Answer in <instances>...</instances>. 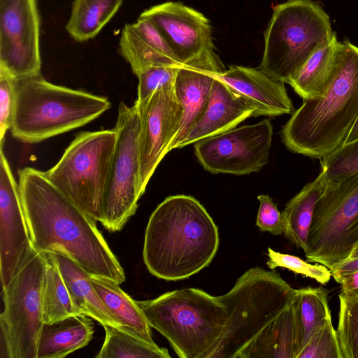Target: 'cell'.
<instances>
[{
  "label": "cell",
  "mask_w": 358,
  "mask_h": 358,
  "mask_svg": "<svg viewBox=\"0 0 358 358\" xmlns=\"http://www.w3.org/2000/svg\"><path fill=\"white\" fill-rule=\"evenodd\" d=\"M302 341L296 296L294 302L266 326L237 358H297Z\"/></svg>",
  "instance_id": "cell-21"
},
{
  "label": "cell",
  "mask_w": 358,
  "mask_h": 358,
  "mask_svg": "<svg viewBox=\"0 0 358 358\" xmlns=\"http://www.w3.org/2000/svg\"><path fill=\"white\" fill-rule=\"evenodd\" d=\"M116 144L104 204L102 225L109 231H120L138 208L140 175L141 120L137 106L120 102Z\"/></svg>",
  "instance_id": "cell-11"
},
{
  "label": "cell",
  "mask_w": 358,
  "mask_h": 358,
  "mask_svg": "<svg viewBox=\"0 0 358 358\" xmlns=\"http://www.w3.org/2000/svg\"><path fill=\"white\" fill-rule=\"evenodd\" d=\"M32 245L17 184L1 145L0 275L2 289L10 283Z\"/></svg>",
  "instance_id": "cell-15"
},
{
  "label": "cell",
  "mask_w": 358,
  "mask_h": 358,
  "mask_svg": "<svg viewBox=\"0 0 358 358\" xmlns=\"http://www.w3.org/2000/svg\"><path fill=\"white\" fill-rule=\"evenodd\" d=\"M358 257V243L356 245L355 248L352 250L348 258H353Z\"/></svg>",
  "instance_id": "cell-41"
},
{
  "label": "cell",
  "mask_w": 358,
  "mask_h": 358,
  "mask_svg": "<svg viewBox=\"0 0 358 358\" xmlns=\"http://www.w3.org/2000/svg\"><path fill=\"white\" fill-rule=\"evenodd\" d=\"M217 75L213 83L204 112L178 148L234 129L239 123L252 116V108Z\"/></svg>",
  "instance_id": "cell-20"
},
{
  "label": "cell",
  "mask_w": 358,
  "mask_h": 358,
  "mask_svg": "<svg viewBox=\"0 0 358 358\" xmlns=\"http://www.w3.org/2000/svg\"><path fill=\"white\" fill-rule=\"evenodd\" d=\"M119 51L136 75L152 67L182 65L157 27L141 16L135 22L124 25Z\"/></svg>",
  "instance_id": "cell-19"
},
{
  "label": "cell",
  "mask_w": 358,
  "mask_h": 358,
  "mask_svg": "<svg viewBox=\"0 0 358 358\" xmlns=\"http://www.w3.org/2000/svg\"><path fill=\"white\" fill-rule=\"evenodd\" d=\"M217 77L253 110V117H275L294 112L284 83L260 69L231 65Z\"/></svg>",
  "instance_id": "cell-18"
},
{
  "label": "cell",
  "mask_w": 358,
  "mask_h": 358,
  "mask_svg": "<svg viewBox=\"0 0 358 358\" xmlns=\"http://www.w3.org/2000/svg\"><path fill=\"white\" fill-rule=\"evenodd\" d=\"M88 317L80 314L44 323L38 338L37 358H64L85 347L94 332V323Z\"/></svg>",
  "instance_id": "cell-22"
},
{
  "label": "cell",
  "mask_w": 358,
  "mask_h": 358,
  "mask_svg": "<svg viewBox=\"0 0 358 358\" xmlns=\"http://www.w3.org/2000/svg\"><path fill=\"white\" fill-rule=\"evenodd\" d=\"M180 66H155L140 72L138 78V98L141 103L148 99L157 90L173 84Z\"/></svg>",
  "instance_id": "cell-35"
},
{
  "label": "cell",
  "mask_w": 358,
  "mask_h": 358,
  "mask_svg": "<svg viewBox=\"0 0 358 358\" xmlns=\"http://www.w3.org/2000/svg\"><path fill=\"white\" fill-rule=\"evenodd\" d=\"M358 118V46L338 42L334 70L322 95L303 99L281 131L292 152L322 159L345 143Z\"/></svg>",
  "instance_id": "cell-3"
},
{
  "label": "cell",
  "mask_w": 358,
  "mask_h": 358,
  "mask_svg": "<svg viewBox=\"0 0 358 358\" xmlns=\"http://www.w3.org/2000/svg\"><path fill=\"white\" fill-rule=\"evenodd\" d=\"M330 271L331 277L358 271V257L345 259L335 264Z\"/></svg>",
  "instance_id": "cell-39"
},
{
  "label": "cell",
  "mask_w": 358,
  "mask_h": 358,
  "mask_svg": "<svg viewBox=\"0 0 358 358\" xmlns=\"http://www.w3.org/2000/svg\"><path fill=\"white\" fill-rule=\"evenodd\" d=\"M74 305L83 314L99 322L102 326L120 328L93 286L90 275L70 258L52 253Z\"/></svg>",
  "instance_id": "cell-23"
},
{
  "label": "cell",
  "mask_w": 358,
  "mask_h": 358,
  "mask_svg": "<svg viewBox=\"0 0 358 358\" xmlns=\"http://www.w3.org/2000/svg\"><path fill=\"white\" fill-rule=\"evenodd\" d=\"M105 339L96 358H170L167 349L152 345L110 325L103 326Z\"/></svg>",
  "instance_id": "cell-29"
},
{
  "label": "cell",
  "mask_w": 358,
  "mask_h": 358,
  "mask_svg": "<svg viewBox=\"0 0 358 358\" xmlns=\"http://www.w3.org/2000/svg\"><path fill=\"white\" fill-rule=\"evenodd\" d=\"M358 243V173L327 182L315 207L304 252L308 262L329 269Z\"/></svg>",
  "instance_id": "cell-9"
},
{
  "label": "cell",
  "mask_w": 358,
  "mask_h": 358,
  "mask_svg": "<svg viewBox=\"0 0 358 358\" xmlns=\"http://www.w3.org/2000/svg\"><path fill=\"white\" fill-rule=\"evenodd\" d=\"M220 244L218 228L194 197H166L150 216L143 258L148 271L167 281L185 280L207 267Z\"/></svg>",
  "instance_id": "cell-2"
},
{
  "label": "cell",
  "mask_w": 358,
  "mask_h": 358,
  "mask_svg": "<svg viewBox=\"0 0 358 358\" xmlns=\"http://www.w3.org/2000/svg\"><path fill=\"white\" fill-rule=\"evenodd\" d=\"M336 34L329 15L312 0H289L274 7L264 32L259 69L288 83L310 56Z\"/></svg>",
  "instance_id": "cell-7"
},
{
  "label": "cell",
  "mask_w": 358,
  "mask_h": 358,
  "mask_svg": "<svg viewBox=\"0 0 358 358\" xmlns=\"http://www.w3.org/2000/svg\"><path fill=\"white\" fill-rule=\"evenodd\" d=\"M123 0H74L66 25L69 34L76 41L96 37L113 18Z\"/></svg>",
  "instance_id": "cell-27"
},
{
  "label": "cell",
  "mask_w": 358,
  "mask_h": 358,
  "mask_svg": "<svg viewBox=\"0 0 358 358\" xmlns=\"http://www.w3.org/2000/svg\"><path fill=\"white\" fill-rule=\"evenodd\" d=\"M90 280L100 298L119 322L120 329L152 345H157L143 312L136 301L120 287V284L91 275Z\"/></svg>",
  "instance_id": "cell-24"
},
{
  "label": "cell",
  "mask_w": 358,
  "mask_h": 358,
  "mask_svg": "<svg viewBox=\"0 0 358 358\" xmlns=\"http://www.w3.org/2000/svg\"><path fill=\"white\" fill-rule=\"evenodd\" d=\"M225 71L214 48L204 50L181 65L174 82L176 94L182 109L179 129L170 150L178 148L207 106L216 75Z\"/></svg>",
  "instance_id": "cell-17"
},
{
  "label": "cell",
  "mask_w": 358,
  "mask_h": 358,
  "mask_svg": "<svg viewBox=\"0 0 358 358\" xmlns=\"http://www.w3.org/2000/svg\"><path fill=\"white\" fill-rule=\"evenodd\" d=\"M297 289L276 271L253 267L218 296L227 313L223 334L210 358H237L272 320L290 306Z\"/></svg>",
  "instance_id": "cell-6"
},
{
  "label": "cell",
  "mask_w": 358,
  "mask_h": 358,
  "mask_svg": "<svg viewBox=\"0 0 358 358\" xmlns=\"http://www.w3.org/2000/svg\"><path fill=\"white\" fill-rule=\"evenodd\" d=\"M328 295V290L322 287L297 289L296 301L303 335L302 349L313 334L331 316Z\"/></svg>",
  "instance_id": "cell-30"
},
{
  "label": "cell",
  "mask_w": 358,
  "mask_h": 358,
  "mask_svg": "<svg viewBox=\"0 0 358 358\" xmlns=\"http://www.w3.org/2000/svg\"><path fill=\"white\" fill-rule=\"evenodd\" d=\"M44 254L31 251L10 283L3 289L4 309L0 315L1 348L8 358H37L44 324L43 283Z\"/></svg>",
  "instance_id": "cell-10"
},
{
  "label": "cell",
  "mask_w": 358,
  "mask_h": 358,
  "mask_svg": "<svg viewBox=\"0 0 358 358\" xmlns=\"http://www.w3.org/2000/svg\"><path fill=\"white\" fill-rule=\"evenodd\" d=\"M321 159L322 171L327 182L358 173V138L344 143Z\"/></svg>",
  "instance_id": "cell-32"
},
{
  "label": "cell",
  "mask_w": 358,
  "mask_h": 358,
  "mask_svg": "<svg viewBox=\"0 0 358 358\" xmlns=\"http://www.w3.org/2000/svg\"><path fill=\"white\" fill-rule=\"evenodd\" d=\"M140 16L157 27L182 64L204 50L214 48L208 19L182 3L157 4L145 10Z\"/></svg>",
  "instance_id": "cell-16"
},
{
  "label": "cell",
  "mask_w": 358,
  "mask_h": 358,
  "mask_svg": "<svg viewBox=\"0 0 358 358\" xmlns=\"http://www.w3.org/2000/svg\"><path fill=\"white\" fill-rule=\"evenodd\" d=\"M326 184L324 173L321 171L314 180L307 183L287 203L282 212L285 223L283 234L303 252L307 248L315 207Z\"/></svg>",
  "instance_id": "cell-25"
},
{
  "label": "cell",
  "mask_w": 358,
  "mask_h": 358,
  "mask_svg": "<svg viewBox=\"0 0 358 358\" xmlns=\"http://www.w3.org/2000/svg\"><path fill=\"white\" fill-rule=\"evenodd\" d=\"M341 286V292L358 295V271L333 277Z\"/></svg>",
  "instance_id": "cell-38"
},
{
  "label": "cell",
  "mask_w": 358,
  "mask_h": 358,
  "mask_svg": "<svg viewBox=\"0 0 358 358\" xmlns=\"http://www.w3.org/2000/svg\"><path fill=\"white\" fill-rule=\"evenodd\" d=\"M37 0H0V70L18 80L41 74Z\"/></svg>",
  "instance_id": "cell-13"
},
{
  "label": "cell",
  "mask_w": 358,
  "mask_h": 358,
  "mask_svg": "<svg viewBox=\"0 0 358 358\" xmlns=\"http://www.w3.org/2000/svg\"><path fill=\"white\" fill-rule=\"evenodd\" d=\"M18 176L23 212L35 250L64 255L91 275L118 284L124 282V269L94 220L61 193L44 172L26 167Z\"/></svg>",
  "instance_id": "cell-1"
},
{
  "label": "cell",
  "mask_w": 358,
  "mask_h": 358,
  "mask_svg": "<svg viewBox=\"0 0 358 358\" xmlns=\"http://www.w3.org/2000/svg\"><path fill=\"white\" fill-rule=\"evenodd\" d=\"M297 358H343L331 316L313 334Z\"/></svg>",
  "instance_id": "cell-34"
},
{
  "label": "cell",
  "mask_w": 358,
  "mask_h": 358,
  "mask_svg": "<svg viewBox=\"0 0 358 358\" xmlns=\"http://www.w3.org/2000/svg\"><path fill=\"white\" fill-rule=\"evenodd\" d=\"M111 107L104 96L54 85L41 74L15 80L10 132L36 143L83 127Z\"/></svg>",
  "instance_id": "cell-4"
},
{
  "label": "cell",
  "mask_w": 358,
  "mask_h": 358,
  "mask_svg": "<svg viewBox=\"0 0 358 358\" xmlns=\"http://www.w3.org/2000/svg\"><path fill=\"white\" fill-rule=\"evenodd\" d=\"M136 303L181 358H210L224 329V305L201 289H176Z\"/></svg>",
  "instance_id": "cell-5"
},
{
  "label": "cell",
  "mask_w": 358,
  "mask_h": 358,
  "mask_svg": "<svg viewBox=\"0 0 358 358\" xmlns=\"http://www.w3.org/2000/svg\"><path fill=\"white\" fill-rule=\"evenodd\" d=\"M267 256L268 258L266 264L271 270L278 267L287 268L295 273L314 279L322 285L328 283L331 277L330 269L321 264H310L299 257L276 252L271 248H268Z\"/></svg>",
  "instance_id": "cell-33"
},
{
  "label": "cell",
  "mask_w": 358,
  "mask_h": 358,
  "mask_svg": "<svg viewBox=\"0 0 358 358\" xmlns=\"http://www.w3.org/2000/svg\"><path fill=\"white\" fill-rule=\"evenodd\" d=\"M15 108V80L0 70V141L10 129Z\"/></svg>",
  "instance_id": "cell-37"
},
{
  "label": "cell",
  "mask_w": 358,
  "mask_h": 358,
  "mask_svg": "<svg viewBox=\"0 0 358 358\" xmlns=\"http://www.w3.org/2000/svg\"><path fill=\"white\" fill-rule=\"evenodd\" d=\"M134 103L141 120L138 192L141 196L156 168L171 151L183 109L176 94L174 83L156 90L144 102Z\"/></svg>",
  "instance_id": "cell-14"
},
{
  "label": "cell",
  "mask_w": 358,
  "mask_h": 358,
  "mask_svg": "<svg viewBox=\"0 0 358 358\" xmlns=\"http://www.w3.org/2000/svg\"><path fill=\"white\" fill-rule=\"evenodd\" d=\"M259 206L256 225L260 231L273 235H282L285 231L282 213L278 210L272 199L265 194L259 195Z\"/></svg>",
  "instance_id": "cell-36"
},
{
  "label": "cell",
  "mask_w": 358,
  "mask_h": 358,
  "mask_svg": "<svg viewBox=\"0 0 358 358\" xmlns=\"http://www.w3.org/2000/svg\"><path fill=\"white\" fill-rule=\"evenodd\" d=\"M337 336L343 358H358V295L341 292Z\"/></svg>",
  "instance_id": "cell-31"
},
{
  "label": "cell",
  "mask_w": 358,
  "mask_h": 358,
  "mask_svg": "<svg viewBox=\"0 0 358 358\" xmlns=\"http://www.w3.org/2000/svg\"><path fill=\"white\" fill-rule=\"evenodd\" d=\"M45 272L43 283V320L52 323L83 314L73 303L57 263L50 252H44Z\"/></svg>",
  "instance_id": "cell-28"
},
{
  "label": "cell",
  "mask_w": 358,
  "mask_h": 358,
  "mask_svg": "<svg viewBox=\"0 0 358 358\" xmlns=\"http://www.w3.org/2000/svg\"><path fill=\"white\" fill-rule=\"evenodd\" d=\"M117 139L113 129L76 135L58 162L44 172L69 200L96 222H102Z\"/></svg>",
  "instance_id": "cell-8"
},
{
  "label": "cell",
  "mask_w": 358,
  "mask_h": 358,
  "mask_svg": "<svg viewBox=\"0 0 358 358\" xmlns=\"http://www.w3.org/2000/svg\"><path fill=\"white\" fill-rule=\"evenodd\" d=\"M338 42L336 34L310 56L289 83L303 99L320 96L326 90L334 70Z\"/></svg>",
  "instance_id": "cell-26"
},
{
  "label": "cell",
  "mask_w": 358,
  "mask_h": 358,
  "mask_svg": "<svg viewBox=\"0 0 358 358\" xmlns=\"http://www.w3.org/2000/svg\"><path fill=\"white\" fill-rule=\"evenodd\" d=\"M358 138V118L352 126L345 143L352 142Z\"/></svg>",
  "instance_id": "cell-40"
},
{
  "label": "cell",
  "mask_w": 358,
  "mask_h": 358,
  "mask_svg": "<svg viewBox=\"0 0 358 358\" xmlns=\"http://www.w3.org/2000/svg\"><path fill=\"white\" fill-rule=\"evenodd\" d=\"M272 134V124L264 119L195 143V155L212 173L250 174L268 163Z\"/></svg>",
  "instance_id": "cell-12"
}]
</instances>
